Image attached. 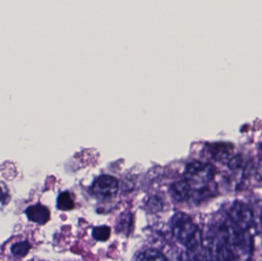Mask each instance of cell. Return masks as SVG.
Returning a JSON list of instances; mask_svg holds the SVG:
<instances>
[{
	"instance_id": "7",
	"label": "cell",
	"mask_w": 262,
	"mask_h": 261,
	"mask_svg": "<svg viewBox=\"0 0 262 261\" xmlns=\"http://www.w3.org/2000/svg\"><path fill=\"white\" fill-rule=\"evenodd\" d=\"M30 250L31 245L26 241V242H17L14 244L11 248V252L15 257L23 258L27 256Z\"/></svg>"
},
{
	"instance_id": "10",
	"label": "cell",
	"mask_w": 262,
	"mask_h": 261,
	"mask_svg": "<svg viewBox=\"0 0 262 261\" xmlns=\"http://www.w3.org/2000/svg\"><path fill=\"white\" fill-rule=\"evenodd\" d=\"M5 197H6V196H5V193L3 192V190L2 189L1 187H0V201H1L2 199H4Z\"/></svg>"
},
{
	"instance_id": "8",
	"label": "cell",
	"mask_w": 262,
	"mask_h": 261,
	"mask_svg": "<svg viewBox=\"0 0 262 261\" xmlns=\"http://www.w3.org/2000/svg\"><path fill=\"white\" fill-rule=\"evenodd\" d=\"M136 261H168L166 257L156 250H146L139 254Z\"/></svg>"
},
{
	"instance_id": "3",
	"label": "cell",
	"mask_w": 262,
	"mask_h": 261,
	"mask_svg": "<svg viewBox=\"0 0 262 261\" xmlns=\"http://www.w3.org/2000/svg\"><path fill=\"white\" fill-rule=\"evenodd\" d=\"M119 183L116 178L109 175H102L97 178L92 185V193L101 199H107L116 196Z\"/></svg>"
},
{
	"instance_id": "2",
	"label": "cell",
	"mask_w": 262,
	"mask_h": 261,
	"mask_svg": "<svg viewBox=\"0 0 262 261\" xmlns=\"http://www.w3.org/2000/svg\"><path fill=\"white\" fill-rule=\"evenodd\" d=\"M214 178L213 168L209 164L192 162L186 167L185 180L191 188L201 190Z\"/></svg>"
},
{
	"instance_id": "6",
	"label": "cell",
	"mask_w": 262,
	"mask_h": 261,
	"mask_svg": "<svg viewBox=\"0 0 262 261\" xmlns=\"http://www.w3.org/2000/svg\"><path fill=\"white\" fill-rule=\"evenodd\" d=\"M57 205H58V209L61 211H71L75 208V202L70 193L68 192H64L59 195L57 200Z\"/></svg>"
},
{
	"instance_id": "1",
	"label": "cell",
	"mask_w": 262,
	"mask_h": 261,
	"mask_svg": "<svg viewBox=\"0 0 262 261\" xmlns=\"http://www.w3.org/2000/svg\"><path fill=\"white\" fill-rule=\"evenodd\" d=\"M171 230L179 243L189 250H195L200 244V231L191 218L184 213L178 212L171 219Z\"/></svg>"
},
{
	"instance_id": "9",
	"label": "cell",
	"mask_w": 262,
	"mask_h": 261,
	"mask_svg": "<svg viewBox=\"0 0 262 261\" xmlns=\"http://www.w3.org/2000/svg\"><path fill=\"white\" fill-rule=\"evenodd\" d=\"M92 235L94 239L98 242H107L111 236V228L108 226H98L94 228L92 231Z\"/></svg>"
},
{
	"instance_id": "4",
	"label": "cell",
	"mask_w": 262,
	"mask_h": 261,
	"mask_svg": "<svg viewBox=\"0 0 262 261\" xmlns=\"http://www.w3.org/2000/svg\"><path fill=\"white\" fill-rule=\"evenodd\" d=\"M26 214L29 220L38 225H46L50 220V211L41 204L29 206L26 210Z\"/></svg>"
},
{
	"instance_id": "5",
	"label": "cell",
	"mask_w": 262,
	"mask_h": 261,
	"mask_svg": "<svg viewBox=\"0 0 262 261\" xmlns=\"http://www.w3.org/2000/svg\"><path fill=\"white\" fill-rule=\"evenodd\" d=\"M191 190L192 188L186 180L177 181L171 185L169 194L174 200L183 202L190 197Z\"/></svg>"
}]
</instances>
